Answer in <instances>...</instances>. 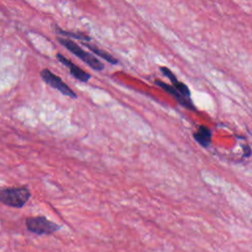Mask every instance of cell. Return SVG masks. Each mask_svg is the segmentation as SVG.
<instances>
[{
    "label": "cell",
    "instance_id": "52a82bcc",
    "mask_svg": "<svg viewBox=\"0 0 252 252\" xmlns=\"http://www.w3.org/2000/svg\"><path fill=\"white\" fill-rule=\"evenodd\" d=\"M159 70H160V72L170 81L171 85H172L182 95H184L185 97L191 99L190 90H189V88L187 87V85H185L184 83L178 81V79L176 78V76L172 73V71H171L169 68L164 67V66H161V67L159 68Z\"/></svg>",
    "mask_w": 252,
    "mask_h": 252
},
{
    "label": "cell",
    "instance_id": "ba28073f",
    "mask_svg": "<svg viewBox=\"0 0 252 252\" xmlns=\"http://www.w3.org/2000/svg\"><path fill=\"white\" fill-rule=\"evenodd\" d=\"M193 137L195 141L204 148H207L212 143V131L205 125H200L194 132Z\"/></svg>",
    "mask_w": 252,
    "mask_h": 252
},
{
    "label": "cell",
    "instance_id": "9c48e42d",
    "mask_svg": "<svg viewBox=\"0 0 252 252\" xmlns=\"http://www.w3.org/2000/svg\"><path fill=\"white\" fill-rule=\"evenodd\" d=\"M53 30L54 32L61 36H66V37H71V38H75L78 40H81L82 42H90L92 40V38L83 32H69V31H65L62 30L61 28H59L57 25H53Z\"/></svg>",
    "mask_w": 252,
    "mask_h": 252
},
{
    "label": "cell",
    "instance_id": "5b68a950",
    "mask_svg": "<svg viewBox=\"0 0 252 252\" xmlns=\"http://www.w3.org/2000/svg\"><path fill=\"white\" fill-rule=\"evenodd\" d=\"M56 58L58 59V61H59L60 63H62L63 65H65V66L69 69L71 75H72L75 79H77L78 81L83 82V83H88V82L91 80V75H90L88 72L84 71L82 68H80L79 66H77L74 62H72L70 59H68V58H67L66 56H64L63 54L57 53V54H56Z\"/></svg>",
    "mask_w": 252,
    "mask_h": 252
},
{
    "label": "cell",
    "instance_id": "277c9868",
    "mask_svg": "<svg viewBox=\"0 0 252 252\" xmlns=\"http://www.w3.org/2000/svg\"><path fill=\"white\" fill-rule=\"evenodd\" d=\"M40 78L47 85H49L51 88L59 91L64 95L70 96L72 98H76L78 96L77 94L65 82H63V80L59 76H57L56 74L51 72L49 69H47V68L42 69L40 71Z\"/></svg>",
    "mask_w": 252,
    "mask_h": 252
},
{
    "label": "cell",
    "instance_id": "6da1fadb",
    "mask_svg": "<svg viewBox=\"0 0 252 252\" xmlns=\"http://www.w3.org/2000/svg\"><path fill=\"white\" fill-rule=\"evenodd\" d=\"M57 39L61 45H63L65 48H67L75 56L80 58L83 62H85L87 65H89L92 69L96 70V71H101L104 69V64L101 61H99L92 53L85 51L81 46H79L72 39H68V38H64V37H57Z\"/></svg>",
    "mask_w": 252,
    "mask_h": 252
},
{
    "label": "cell",
    "instance_id": "8992f818",
    "mask_svg": "<svg viewBox=\"0 0 252 252\" xmlns=\"http://www.w3.org/2000/svg\"><path fill=\"white\" fill-rule=\"evenodd\" d=\"M155 83H156L157 86H158V87H160L162 90H164L167 94H169L170 95L174 96L175 99H176L181 105H183L185 108H187V109H189V110H194V111L196 110V107L194 106L192 100L189 99V98H187V97H185L184 95H182L172 85H169V84H167V83H164V82H162V81H160V80H156Z\"/></svg>",
    "mask_w": 252,
    "mask_h": 252
},
{
    "label": "cell",
    "instance_id": "3957f363",
    "mask_svg": "<svg viewBox=\"0 0 252 252\" xmlns=\"http://www.w3.org/2000/svg\"><path fill=\"white\" fill-rule=\"evenodd\" d=\"M28 229L35 234H51L56 231L59 226L44 217H30L26 220Z\"/></svg>",
    "mask_w": 252,
    "mask_h": 252
},
{
    "label": "cell",
    "instance_id": "30bf717a",
    "mask_svg": "<svg viewBox=\"0 0 252 252\" xmlns=\"http://www.w3.org/2000/svg\"><path fill=\"white\" fill-rule=\"evenodd\" d=\"M82 43H83L85 46H87L91 51H93L95 55H97V56H99L100 58L104 59L106 62H108V63H110V64H112V65H115V64L118 63V60H117L114 56H112L110 53L106 52L105 50H102V49L98 48V47L95 46L94 44H91V43H89V42H82Z\"/></svg>",
    "mask_w": 252,
    "mask_h": 252
},
{
    "label": "cell",
    "instance_id": "7a4b0ae2",
    "mask_svg": "<svg viewBox=\"0 0 252 252\" xmlns=\"http://www.w3.org/2000/svg\"><path fill=\"white\" fill-rule=\"evenodd\" d=\"M31 192L27 187H8L0 192V201L10 207L22 208L30 199Z\"/></svg>",
    "mask_w": 252,
    "mask_h": 252
}]
</instances>
